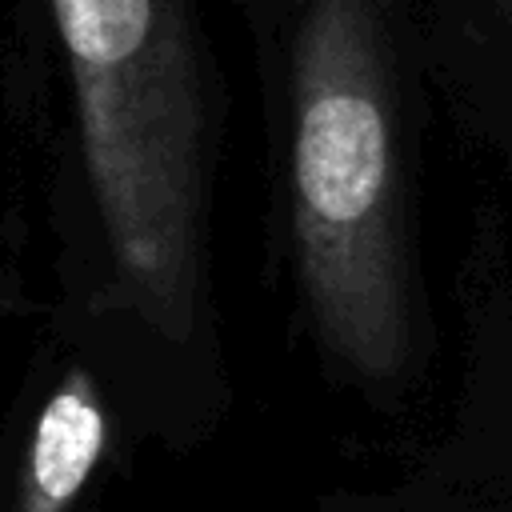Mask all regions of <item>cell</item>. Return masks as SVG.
Here are the masks:
<instances>
[{"label": "cell", "instance_id": "1", "mask_svg": "<svg viewBox=\"0 0 512 512\" xmlns=\"http://www.w3.org/2000/svg\"><path fill=\"white\" fill-rule=\"evenodd\" d=\"M4 104L36 172L52 340L120 432L200 448L232 408L212 288L228 96L204 0H8Z\"/></svg>", "mask_w": 512, "mask_h": 512}, {"label": "cell", "instance_id": "2", "mask_svg": "<svg viewBox=\"0 0 512 512\" xmlns=\"http://www.w3.org/2000/svg\"><path fill=\"white\" fill-rule=\"evenodd\" d=\"M284 216L308 328L352 380L412 360V276L380 0H304L284 52Z\"/></svg>", "mask_w": 512, "mask_h": 512}, {"label": "cell", "instance_id": "3", "mask_svg": "<svg viewBox=\"0 0 512 512\" xmlns=\"http://www.w3.org/2000/svg\"><path fill=\"white\" fill-rule=\"evenodd\" d=\"M52 372L12 440L0 512H76L96 480L116 428L112 400L96 372L52 340Z\"/></svg>", "mask_w": 512, "mask_h": 512}, {"label": "cell", "instance_id": "4", "mask_svg": "<svg viewBox=\"0 0 512 512\" xmlns=\"http://www.w3.org/2000/svg\"><path fill=\"white\" fill-rule=\"evenodd\" d=\"M20 304V292H16V284H12V276L0 268V316H8L12 308Z\"/></svg>", "mask_w": 512, "mask_h": 512}, {"label": "cell", "instance_id": "5", "mask_svg": "<svg viewBox=\"0 0 512 512\" xmlns=\"http://www.w3.org/2000/svg\"><path fill=\"white\" fill-rule=\"evenodd\" d=\"M504 4H508V8H512V0H504Z\"/></svg>", "mask_w": 512, "mask_h": 512}, {"label": "cell", "instance_id": "6", "mask_svg": "<svg viewBox=\"0 0 512 512\" xmlns=\"http://www.w3.org/2000/svg\"><path fill=\"white\" fill-rule=\"evenodd\" d=\"M292 4H304V0H292Z\"/></svg>", "mask_w": 512, "mask_h": 512}]
</instances>
